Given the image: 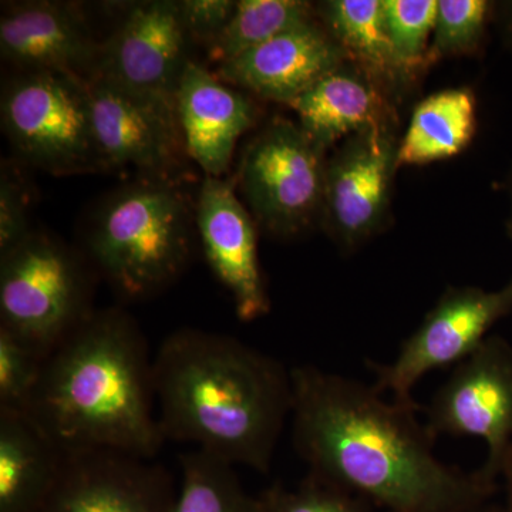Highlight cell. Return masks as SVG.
<instances>
[{"mask_svg": "<svg viewBox=\"0 0 512 512\" xmlns=\"http://www.w3.org/2000/svg\"><path fill=\"white\" fill-rule=\"evenodd\" d=\"M293 444L309 474L382 512H473L497 485L448 466L416 402L306 365L291 370Z\"/></svg>", "mask_w": 512, "mask_h": 512, "instance_id": "cell-1", "label": "cell"}, {"mask_svg": "<svg viewBox=\"0 0 512 512\" xmlns=\"http://www.w3.org/2000/svg\"><path fill=\"white\" fill-rule=\"evenodd\" d=\"M157 416L165 440L268 473L288 417L291 370L231 336L181 329L153 360Z\"/></svg>", "mask_w": 512, "mask_h": 512, "instance_id": "cell-2", "label": "cell"}, {"mask_svg": "<svg viewBox=\"0 0 512 512\" xmlns=\"http://www.w3.org/2000/svg\"><path fill=\"white\" fill-rule=\"evenodd\" d=\"M154 404L143 332L111 308L93 312L46 356L25 413L60 450L151 460L165 441Z\"/></svg>", "mask_w": 512, "mask_h": 512, "instance_id": "cell-3", "label": "cell"}, {"mask_svg": "<svg viewBox=\"0 0 512 512\" xmlns=\"http://www.w3.org/2000/svg\"><path fill=\"white\" fill-rule=\"evenodd\" d=\"M194 220L190 202L175 181L143 178L101 202L87 248L121 296L148 298L187 268Z\"/></svg>", "mask_w": 512, "mask_h": 512, "instance_id": "cell-4", "label": "cell"}, {"mask_svg": "<svg viewBox=\"0 0 512 512\" xmlns=\"http://www.w3.org/2000/svg\"><path fill=\"white\" fill-rule=\"evenodd\" d=\"M89 278L66 245L33 231L0 256V328L47 356L94 311Z\"/></svg>", "mask_w": 512, "mask_h": 512, "instance_id": "cell-5", "label": "cell"}, {"mask_svg": "<svg viewBox=\"0 0 512 512\" xmlns=\"http://www.w3.org/2000/svg\"><path fill=\"white\" fill-rule=\"evenodd\" d=\"M86 80L22 72L2 94V127L26 163L56 175L106 170L94 138Z\"/></svg>", "mask_w": 512, "mask_h": 512, "instance_id": "cell-6", "label": "cell"}, {"mask_svg": "<svg viewBox=\"0 0 512 512\" xmlns=\"http://www.w3.org/2000/svg\"><path fill=\"white\" fill-rule=\"evenodd\" d=\"M326 150L299 123L274 119L239 160L235 187L259 227L279 238L301 235L323 211Z\"/></svg>", "mask_w": 512, "mask_h": 512, "instance_id": "cell-7", "label": "cell"}, {"mask_svg": "<svg viewBox=\"0 0 512 512\" xmlns=\"http://www.w3.org/2000/svg\"><path fill=\"white\" fill-rule=\"evenodd\" d=\"M426 424L434 437H477L487 444L478 468L497 485L512 450V348L500 336H488L454 367L427 404Z\"/></svg>", "mask_w": 512, "mask_h": 512, "instance_id": "cell-8", "label": "cell"}, {"mask_svg": "<svg viewBox=\"0 0 512 512\" xmlns=\"http://www.w3.org/2000/svg\"><path fill=\"white\" fill-rule=\"evenodd\" d=\"M512 312V279L497 291L477 286H451L427 313L419 328L404 340L390 363H370L379 393L413 403L414 386L427 373L458 365L488 338L498 320Z\"/></svg>", "mask_w": 512, "mask_h": 512, "instance_id": "cell-9", "label": "cell"}, {"mask_svg": "<svg viewBox=\"0 0 512 512\" xmlns=\"http://www.w3.org/2000/svg\"><path fill=\"white\" fill-rule=\"evenodd\" d=\"M84 84L104 168H134L143 178L175 181L187 156L175 106L99 74Z\"/></svg>", "mask_w": 512, "mask_h": 512, "instance_id": "cell-10", "label": "cell"}, {"mask_svg": "<svg viewBox=\"0 0 512 512\" xmlns=\"http://www.w3.org/2000/svg\"><path fill=\"white\" fill-rule=\"evenodd\" d=\"M399 146L396 127L367 128L329 158L322 215L340 248L352 251L383 228Z\"/></svg>", "mask_w": 512, "mask_h": 512, "instance_id": "cell-11", "label": "cell"}, {"mask_svg": "<svg viewBox=\"0 0 512 512\" xmlns=\"http://www.w3.org/2000/svg\"><path fill=\"white\" fill-rule=\"evenodd\" d=\"M188 43L178 2L133 3L101 43L94 74L175 106L178 84L190 62Z\"/></svg>", "mask_w": 512, "mask_h": 512, "instance_id": "cell-12", "label": "cell"}, {"mask_svg": "<svg viewBox=\"0 0 512 512\" xmlns=\"http://www.w3.org/2000/svg\"><path fill=\"white\" fill-rule=\"evenodd\" d=\"M170 474L148 458L110 450L64 451L39 512H173Z\"/></svg>", "mask_w": 512, "mask_h": 512, "instance_id": "cell-13", "label": "cell"}, {"mask_svg": "<svg viewBox=\"0 0 512 512\" xmlns=\"http://www.w3.org/2000/svg\"><path fill=\"white\" fill-rule=\"evenodd\" d=\"M195 225L212 272L231 293L238 318H262L271 309L252 214L235 194V185L205 177L198 192Z\"/></svg>", "mask_w": 512, "mask_h": 512, "instance_id": "cell-14", "label": "cell"}, {"mask_svg": "<svg viewBox=\"0 0 512 512\" xmlns=\"http://www.w3.org/2000/svg\"><path fill=\"white\" fill-rule=\"evenodd\" d=\"M346 62L348 56L339 43L318 20H312L221 64L215 74L261 99L289 106Z\"/></svg>", "mask_w": 512, "mask_h": 512, "instance_id": "cell-15", "label": "cell"}, {"mask_svg": "<svg viewBox=\"0 0 512 512\" xmlns=\"http://www.w3.org/2000/svg\"><path fill=\"white\" fill-rule=\"evenodd\" d=\"M100 46L83 16L64 3H16L0 19V52L22 72L87 80L96 72Z\"/></svg>", "mask_w": 512, "mask_h": 512, "instance_id": "cell-16", "label": "cell"}, {"mask_svg": "<svg viewBox=\"0 0 512 512\" xmlns=\"http://www.w3.org/2000/svg\"><path fill=\"white\" fill-rule=\"evenodd\" d=\"M175 110L187 156L205 177L222 178L239 138L255 124L254 101L190 60L175 93Z\"/></svg>", "mask_w": 512, "mask_h": 512, "instance_id": "cell-17", "label": "cell"}, {"mask_svg": "<svg viewBox=\"0 0 512 512\" xmlns=\"http://www.w3.org/2000/svg\"><path fill=\"white\" fill-rule=\"evenodd\" d=\"M389 96L355 64L339 69L309 87L289 104L299 126L328 150L340 138L367 128L396 127V109Z\"/></svg>", "mask_w": 512, "mask_h": 512, "instance_id": "cell-18", "label": "cell"}, {"mask_svg": "<svg viewBox=\"0 0 512 512\" xmlns=\"http://www.w3.org/2000/svg\"><path fill=\"white\" fill-rule=\"evenodd\" d=\"M63 454L28 414L0 410V512H39Z\"/></svg>", "mask_w": 512, "mask_h": 512, "instance_id": "cell-19", "label": "cell"}, {"mask_svg": "<svg viewBox=\"0 0 512 512\" xmlns=\"http://www.w3.org/2000/svg\"><path fill=\"white\" fill-rule=\"evenodd\" d=\"M318 13L349 62L389 96L419 76L394 49L384 20L383 0H329L320 3Z\"/></svg>", "mask_w": 512, "mask_h": 512, "instance_id": "cell-20", "label": "cell"}, {"mask_svg": "<svg viewBox=\"0 0 512 512\" xmlns=\"http://www.w3.org/2000/svg\"><path fill=\"white\" fill-rule=\"evenodd\" d=\"M477 131V100L467 87L431 94L417 104L399 146V165H426L466 150Z\"/></svg>", "mask_w": 512, "mask_h": 512, "instance_id": "cell-21", "label": "cell"}, {"mask_svg": "<svg viewBox=\"0 0 512 512\" xmlns=\"http://www.w3.org/2000/svg\"><path fill=\"white\" fill-rule=\"evenodd\" d=\"M312 20L316 18L311 2L239 0L227 28L208 47V60L221 66Z\"/></svg>", "mask_w": 512, "mask_h": 512, "instance_id": "cell-22", "label": "cell"}, {"mask_svg": "<svg viewBox=\"0 0 512 512\" xmlns=\"http://www.w3.org/2000/svg\"><path fill=\"white\" fill-rule=\"evenodd\" d=\"M173 512H264L242 487L234 466L201 450L184 454Z\"/></svg>", "mask_w": 512, "mask_h": 512, "instance_id": "cell-23", "label": "cell"}, {"mask_svg": "<svg viewBox=\"0 0 512 512\" xmlns=\"http://www.w3.org/2000/svg\"><path fill=\"white\" fill-rule=\"evenodd\" d=\"M490 3L484 0H440L427 66L444 57L477 52L485 36Z\"/></svg>", "mask_w": 512, "mask_h": 512, "instance_id": "cell-24", "label": "cell"}, {"mask_svg": "<svg viewBox=\"0 0 512 512\" xmlns=\"http://www.w3.org/2000/svg\"><path fill=\"white\" fill-rule=\"evenodd\" d=\"M436 0H383L387 32L400 60L414 73L427 69L429 39L436 26Z\"/></svg>", "mask_w": 512, "mask_h": 512, "instance_id": "cell-25", "label": "cell"}, {"mask_svg": "<svg viewBox=\"0 0 512 512\" xmlns=\"http://www.w3.org/2000/svg\"><path fill=\"white\" fill-rule=\"evenodd\" d=\"M259 498L264 512H376L356 495L312 474L291 490L272 485Z\"/></svg>", "mask_w": 512, "mask_h": 512, "instance_id": "cell-26", "label": "cell"}, {"mask_svg": "<svg viewBox=\"0 0 512 512\" xmlns=\"http://www.w3.org/2000/svg\"><path fill=\"white\" fill-rule=\"evenodd\" d=\"M46 357L0 328V410L25 412Z\"/></svg>", "mask_w": 512, "mask_h": 512, "instance_id": "cell-27", "label": "cell"}, {"mask_svg": "<svg viewBox=\"0 0 512 512\" xmlns=\"http://www.w3.org/2000/svg\"><path fill=\"white\" fill-rule=\"evenodd\" d=\"M22 175L3 163L0 175V256L8 254L32 234L29 191Z\"/></svg>", "mask_w": 512, "mask_h": 512, "instance_id": "cell-28", "label": "cell"}, {"mask_svg": "<svg viewBox=\"0 0 512 512\" xmlns=\"http://www.w3.org/2000/svg\"><path fill=\"white\" fill-rule=\"evenodd\" d=\"M181 20L190 42L210 47L234 16V0H181Z\"/></svg>", "mask_w": 512, "mask_h": 512, "instance_id": "cell-29", "label": "cell"}, {"mask_svg": "<svg viewBox=\"0 0 512 512\" xmlns=\"http://www.w3.org/2000/svg\"><path fill=\"white\" fill-rule=\"evenodd\" d=\"M503 477L507 483V508L505 510L512 512V450L507 458V463H505Z\"/></svg>", "mask_w": 512, "mask_h": 512, "instance_id": "cell-30", "label": "cell"}, {"mask_svg": "<svg viewBox=\"0 0 512 512\" xmlns=\"http://www.w3.org/2000/svg\"><path fill=\"white\" fill-rule=\"evenodd\" d=\"M508 188H510V195H511V215L510 218H508L507 222V234L508 237L512 239V170L510 174V178H508Z\"/></svg>", "mask_w": 512, "mask_h": 512, "instance_id": "cell-31", "label": "cell"}, {"mask_svg": "<svg viewBox=\"0 0 512 512\" xmlns=\"http://www.w3.org/2000/svg\"><path fill=\"white\" fill-rule=\"evenodd\" d=\"M473 512H507V510H505V508L495 507V505L488 503Z\"/></svg>", "mask_w": 512, "mask_h": 512, "instance_id": "cell-32", "label": "cell"}]
</instances>
